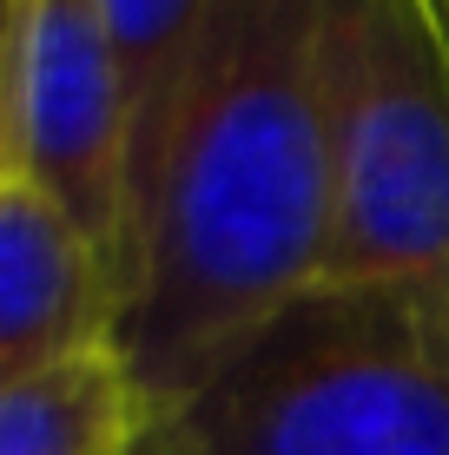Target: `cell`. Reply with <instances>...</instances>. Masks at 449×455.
<instances>
[{
	"instance_id": "obj_1",
	"label": "cell",
	"mask_w": 449,
	"mask_h": 455,
	"mask_svg": "<svg viewBox=\"0 0 449 455\" xmlns=\"http://www.w3.org/2000/svg\"><path fill=\"white\" fill-rule=\"evenodd\" d=\"M337 0H212L132 185L113 356L165 410L331 251Z\"/></svg>"
},
{
	"instance_id": "obj_2",
	"label": "cell",
	"mask_w": 449,
	"mask_h": 455,
	"mask_svg": "<svg viewBox=\"0 0 449 455\" xmlns=\"http://www.w3.org/2000/svg\"><path fill=\"white\" fill-rule=\"evenodd\" d=\"M132 455H449V297L304 291L152 410Z\"/></svg>"
},
{
	"instance_id": "obj_3",
	"label": "cell",
	"mask_w": 449,
	"mask_h": 455,
	"mask_svg": "<svg viewBox=\"0 0 449 455\" xmlns=\"http://www.w3.org/2000/svg\"><path fill=\"white\" fill-rule=\"evenodd\" d=\"M317 284L449 297V0H337Z\"/></svg>"
},
{
	"instance_id": "obj_4",
	"label": "cell",
	"mask_w": 449,
	"mask_h": 455,
	"mask_svg": "<svg viewBox=\"0 0 449 455\" xmlns=\"http://www.w3.org/2000/svg\"><path fill=\"white\" fill-rule=\"evenodd\" d=\"M13 172L80 225L119 297L132 231V113L100 0H20Z\"/></svg>"
},
{
	"instance_id": "obj_5",
	"label": "cell",
	"mask_w": 449,
	"mask_h": 455,
	"mask_svg": "<svg viewBox=\"0 0 449 455\" xmlns=\"http://www.w3.org/2000/svg\"><path fill=\"white\" fill-rule=\"evenodd\" d=\"M113 277L67 212L27 185L0 179V389L113 350Z\"/></svg>"
},
{
	"instance_id": "obj_6",
	"label": "cell",
	"mask_w": 449,
	"mask_h": 455,
	"mask_svg": "<svg viewBox=\"0 0 449 455\" xmlns=\"http://www.w3.org/2000/svg\"><path fill=\"white\" fill-rule=\"evenodd\" d=\"M146 403L113 350L0 389V455H132Z\"/></svg>"
},
{
	"instance_id": "obj_7",
	"label": "cell",
	"mask_w": 449,
	"mask_h": 455,
	"mask_svg": "<svg viewBox=\"0 0 449 455\" xmlns=\"http://www.w3.org/2000/svg\"><path fill=\"white\" fill-rule=\"evenodd\" d=\"M13 20L20 0H0V179L13 172Z\"/></svg>"
}]
</instances>
